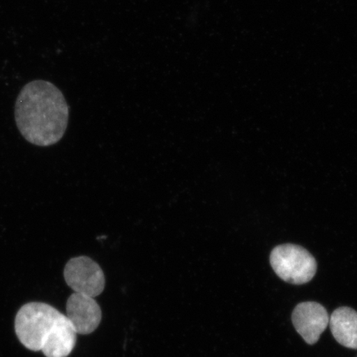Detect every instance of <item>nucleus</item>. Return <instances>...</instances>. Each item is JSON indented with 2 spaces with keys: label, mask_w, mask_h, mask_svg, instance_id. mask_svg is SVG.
Listing matches in <instances>:
<instances>
[{
  "label": "nucleus",
  "mask_w": 357,
  "mask_h": 357,
  "mask_svg": "<svg viewBox=\"0 0 357 357\" xmlns=\"http://www.w3.org/2000/svg\"><path fill=\"white\" fill-rule=\"evenodd\" d=\"M15 121L21 135L30 144L50 146L65 135L69 106L55 84L33 80L22 89L17 98Z\"/></svg>",
  "instance_id": "1"
},
{
  "label": "nucleus",
  "mask_w": 357,
  "mask_h": 357,
  "mask_svg": "<svg viewBox=\"0 0 357 357\" xmlns=\"http://www.w3.org/2000/svg\"><path fill=\"white\" fill-rule=\"evenodd\" d=\"M54 307L32 302L21 307L15 318V333L26 348L43 351L66 319Z\"/></svg>",
  "instance_id": "2"
},
{
  "label": "nucleus",
  "mask_w": 357,
  "mask_h": 357,
  "mask_svg": "<svg viewBox=\"0 0 357 357\" xmlns=\"http://www.w3.org/2000/svg\"><path fill=\"white\" fill-rule=\"evenodd\" d=\"M270 261L276 275L289 284H306L316 274L317 262L314 257L300 245H278L271 252Z\"/></svg>",
  "instance_id": "3"
},
{
  "label": "nucleus",
  "mask_w": 357,
  "mask_h": 357,
  "mask_svg": "<svg viewBox=\"0 0 357 357\" xmlns=\"http://www.w3.org/2000/svg\"><path fill=\"white\" fill-rule=\"evenodd\" d=\"M64 278L74 292L92 298L99 296L105 287L104 271L86 256L71 258L65 266Z\"/></svg>",
  "instance_id": "4"
},
{
  "label": "nucleus",
  "mask_w": 357,
  "mask_h": 357,
  "mask_svg": "<svg viewBox=\"0 0 357 357\" xmlns=\"http://www.w3.org/2000/svg\"><path fill=\"white\" fill-rule=\"evenodd\" d=\"M292 322L296 332L307 344L318 342L329 324L327 310L320 303L303 302L298 303L292 314Z\"/></svg>",
  "instance_id": "5"
},
{
  "label": "nucleus",
  "mask_w": 357,
  "mask_h": 357,
  "mask_svg": "<svg viewBox=\"0 0 357 357\" xmlns=\"http://www.w3.org/2000/svg\"><path fill=\"white\" fill-rule=\"evenodd\" d=\"M66 317L77 334L95 332L102 319V311L95 298L74 292L67 300Z\"/></svg>",
  "instance_id": "6"
},
{
  "label": "nucleus",
  "mask_w": 357,
  "mask_h": 357,
  "mask_svg": "<svg viewBox=\"0 0 357 357\" xmlns=\"http://www.w3.org/2000/svg\"><path fill=\"white\" fill-rule=\"evenodd\" d=\"M330 329L336 341L343 347L357 349V312L341 307L329 318Z\"/></svg>",
  "instance_id": "7"
}]
</instances>
